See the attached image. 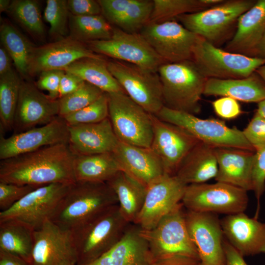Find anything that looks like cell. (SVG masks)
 <instances>
[{"label": "cell", "instance_id": "cell-25", "mask_svg": "<svg viewBox=\"0 0 265 265\" xmlns=\"http://www.w3.org/2000/svg\"><path fill=\"white\" fill-rule=\"evenodd\" d=\"M152 262L141 228L131 223L116 245L87 265H150Z\"/></svg>", "mask_w": 265, "mask_h": 265}, {"label": "cell", "instance_id": "cell-42", "mask_svg": "<svg viewBox=\"0 0 265 265\" xmlns=\"http://www.w3.org/2000/svg\"><path fill=\"white\" fill-rule=\"evenodd\" d=\"M108 117V96L104 93L96 101L84 108L63 118L68 126L98 123Z\"/></svg>", "mask_w": 265, "mask_h": 265}, {"label": "cell", "instance_id": "cell-2", "mask_svg": "<svg viewBox=\"0 0 265 265\" xmlns=\"http://www.w3.org/2000/svg\"><path fill=\"white\" fill-rule=\"evenodd\" d=\"M116 205L117 197L106 183L76 182L50 220L72 232Z\"/></svg>", "mask_w": 265, "mask_h": 265}, {"label": "cell", "instance_id": "cell-45", "mask_svg": "<svg viewBox=\"0 0 265 265\" xmlns=\"http://www.w3.org/2000/svg\"><path fill=\"white\" fill-rule=\"evenodd\" d=\"M242 132L255 152L265 147V118L257 111Z\"/></svg>", "mask_w": 265, "mask_h": 265}, {"label": "cell", "instance_id": "cell-13", "mask_svg": "<svg viewBox=\"0 0 265 265\" xmlns=\"http://www.w3.org/2000/svg\"><path fill=\"white\" fill-rule=\"evenodd\" d=\"M71 184L53 183L36 188L9 209L0 212V222L12 220L34 231L51 219Z\"/></svg>", "mask_w": 265, "mask_h": 265}, {"label": "cell", "instance_id": "cell-44", "mask_svg": "<svg viewBox=\"0 0 265 265\" xmlns=\"http://www.w3.org/2000/svg\"><path fill=\"white\" fill-rule=\"evenodd\" d=\"M253 191L257 201L254 217L257 218L260 209V199L265 191V147L255 153L252 170Z\"/></svg>", "mask_w": 265, "mask_h": 265}, {"label": "cell", "instance_id": "cell-6", "mask_svg": "<svg viewBox=\"0 0 265 265\" xmlns=\"http://www.w3.org/2000/svg\"><path fill=\"white\" fill-rule=\"evenodd\" d=\"M256 1L224 0L205 10L180 15L176 19L187 30L217 46L227 39L237 26L238 18Z\"/></svg>", "mask_w": 265, "mask_h": 265}, {"label": "cell", "instance_id": "cell-7", "mask_svg": "<svg viewBox=\"0 0 265 265\" xmlns=\"http://www.w3.org/2000/svg\"><path fill=\"white\" fill-rule=\"evenodd\" d=\"M108 118L119 141L150 148L153 138L152 114L124 92L107 93Z\"/></svg>", "mask_w": 265, "mask_h": 265}, {"label": "cell", "instance_id": "cell-43", "mask_svg": "<svg viewBox=\"0 0 265 265\" xmlns=\"http://www.w3.org/2000/svg\"><path fill=\"white\" fill-rule=\"evenodd\" d=\"M39 186L0 182V210L6 211L28 193Z\"/></svg>", "mask_w": 265, "mask_h": 265}, {"label": "cell", "instance_id": "cell-33", "mask_svg": "<svg viewBox=\"0 0 265 265\" xmlns=\"http://www.w3.org/2000/svg\"><path fill=\"white\" fill-rule=\"evenodd\" d=\"M34 230L19 221L0 222V250L30 263L33 246Z\"/></svg>", "mask_w": 265, "mask_h": 265}, {"label": "cell", "instance_id": "cell-37", "mask_svg": "<svg viewBox=\"0 0 265 265\" xmlns=\"http://www.w3.org/2000/svg\"><path fill=\"white\" fill-rule=\"evenodd\" d=\"M7 13L33 38L45 40V29L37 0H12Z\"/></svg>", "mask_w": 265, "mask_h": 265}, {"label": "cell", "instance_id": "cell-47", "mask_svg": "<svg viewBox=\"0 0 265 265\" xmlns=\"http://www.w3.org/2000/svg\"><path fill=\"white\" fill-rule=\"evenodd\" d=\"M132 0H98L101 14L111 25H115Z\"/></svg>", "mask_w": 265, "mask_h": 265}, {"label": "cell", "instance_id": "cell-29", "mask_svg": "<svg viewBox=\"0 0 265 265\" xmlns=\"http://www.w3.org/2000/svg\"><path fill=\"white\" fill-rule=\"evenodd\" d=\"M217 171L215 147L200 141L184 159L175 175L188 185L215 178Z\"/></svg>", "mask_w": 265, "mask_h": 265}, {"label": "cell", "instance_id": "cell-27", "mask_svg": "<svg viewBox=\"0 0 265 265\" xmlns=\"http://www.w3.org/2000/svg\"><path fill=\"white\" fill-rule=\"evenodd\" d=\"M265 31V0H258L238 18L236 30L224 50L252 57Z\"/></svg>", "mask_w": 265, "mask_h": 265}, {"label": "cell", "instance_id": "cell-50", "mask_svg": "<svg viewBox=\"0 0 265 265\" xmlns=\"http://www.w3.org/2000/svg\"><path fill=\"white\" fill-rule=\"evenodd\" d=\"M84 82L78 76L65 71L59 84V99L77 90Z\"/></svg>", "mask_w": 265, "mask_h": 265}, {"label": "cell", "instance_id": "cell-32", "mask_svg": "<svg viewBox=\"0 0 265 265\" xmlns=\"http://www.w3.org/2000/svg\"><path fill=\"white\" fill-rule=\"evenodd\" d=\"M106 93L124 92L109 72L105 58H84L79 59L65 69Z\"/></svg>", "mask_w": 265, "mask_h": 265}, {"label": "cell", "instance_id": "cell-54", "mask_svg": "<svg viewBox=\"0 0 265 265\" xmlns=\"http://www.w3.org/2000/svg\"><path fill=\"white\" fill-rule=\"evenodd\" d=\"M0 265H30L21 258L0 250Z\"/></svg>", "mask_w": 265, "mask_h": 265}, {"label": "cell", "instance_id": "cell-20", "mask_svg": "<svg viewBox=\"0 0 265 265\" xmlns=\"http://www.w3.org/2000/svg\"><path fill=\"white\" fill-rule=\"evenodd\" d=\"M84 58H104L86 44L67 36L35 47L29 64L28 76L32 77L49 70H64L75 61Z\"/></svg>", "mask_w": 265, "mask_h": 265}, {"label": "cell", "instance_id": "cell-41", "mask_svg": "<svg viewBox=\"0 0 265 265\" xmlns=\"http://www.w3.org/2000/svg\"><path fill=\"white\" fill-rule=\"evenodd\" d=\"M69 15L67 0H47L44 18L50 24L49 34L52 38L58 40L67 37Z\"/></svg>", "mask_w": 265, "mask_h": 265}, {"label": "cell", "instance_id": "cell-4", "mask_svg": "<svg viewBox=\"0 0 265 265\" xmlns=\"http://www.w3.org/2000/svg\"><path fill=\"white\" fill-rule=\"evenodd\" d=\"M130 224L116 205L72 231L77 265H87L111 249L121 239Z\"/></svg>", "mask_w": 265, "mask_h": 265}, {"label": "cell", "instance_id": "cell-16", "mask_svg": "<svg viewBox=\"0 0 265 265\" xmlns=\"http://www.w3.org/2000/svg\"><path fill=\"white\" fill-rule=\"evenodd\" d=\"M151 149L160 160L165 174L175 175L181 163L200 141L184 129L152 114Z\"/></svg>", "mask_w": 265, "mask_h": 265}, {"label": "cell", "instance_id": "cell-34", "mask_svg": "<svg viewBox=\"0 0 265 265\" xmlns=\"http://www.w3.org/2000/svg\"><path fill=\"white\" fill-rule=\"evenodd\" d=\"M1 45L6 49L18 73L27 79L30 57L35 46L19 30L8 22L0 26Z\"/></svg>", "mask_w": 265, "mask_h": 265}, {"label": "cell", "instance_id": "cell-31", "mask_svg": "<svg viewBox=\"0 0 265 265\" xmlns=\"http://www.w3.org/2000/svg\"><path fill=\"white\" fill-rule=\"evenodd\" d=\"M73 169L76 182L98 183H106L121 170L113 152L75 155Z\"/></svg>", "mask_w": 265, "mask_h": 265}, {"label": "cell", "instance_id": "cell-24", "mask_svg": "<svg viewBox=\"0 0 265 265\" xmlns=\"http://www.w3.org/2000/svg\"><path fill=\"white\" fill-rule=\"evenodd\" d=\"M113 153L121 170L147 186L165 174L160 160L151 148L119 141Z\"/></svg>", "mask_w": 265, "mask_h": 265}, {"label": "cell", "instance_id": "cell-56", "mask_svg": "<svg viewBox=\"0 0 265 265\" xmlns=\"http://www.w3.org/2000/svg\"><path fill=\"white\" fill-rule=\"evenodd\" d=\"M11 1L10 0H0V12H7Z\"/></svg>", "mask_w": 265, "mask_h": 265}, {"label": "cell", "instance_id": "cell-3", "mask_svg": "<svg viewBox=\"0 0 265 265\" xmlns=\"http://www.w3.org/2000/svg\"><path fill=\"white\" fill-rule=\"evenodd\" d=\"M158 73L164 106L194 115L200 112V101L207 79L192 60L164 63Z\"/></svg>", "mask_w": 265, "mask_h": 265}, {"label": "cell", "instance_id": "cell-55", "mask_svg": "<svg viewBox=\"0 0 265 265\" xmlns=\"http://www.w3.org/2000/svg\"><path fill=\"white\" fill-rule=\"evenodd\" d=\"M252 57L265 59V31Z\"/></svg>", "mask_w": 265, "mask_h": 265}, {"label": "cell", "instance_id": "cell-57", "mask_svg": "<svg viewBox=\"0 0 265 265\" xmlns=\"http://www.w3.org/2000/svg\"><path fill=\"white\" fill-rule=\"evenodd\" d=\"M256 111L265 118V99L258 103Z\"/></svg>", "mask_w": 265, "mask_h": 265}, {"label": "cell", "instance_id": "cell-26", "mask_svg": "<svg viewBox=\"0 0 265 265\" xmlns=\"http://www.w3.org/2000/svg\"><path fill=\"white\" fill-rule=\"evenodd\" d=\"M218 171L216 182L248 191L253 190L252 170L255 152L231 148H215Z\"/></svg>", "mask_w": 265, "mask_h": 265}, {"label": "cell", "instance_id": "cell-19", "mask_svg": "<svg viewBox=\"0 0 265 265\" xmlns=\"http://www.w3.org/2000/svg\"><path fill=\"white\" fill-rule=\"evenodd\" d=\"M186 221L202 265H223L224 237L215 213L187 210Z\"/></svg>", "mask_w": 265, "mask_h": 265}, {"label": "cell", "instance_id": "cell-11", "mask_svg": "<svg viewBox=\"0 0 265 265\" xmlns=\"http://www.w3.org/2000/svg\"><path fill=\"white\" fill-rule=\"evenodd\" d=\"M107 67L127 95L149 113L155 115L164 106L158 72L114 59L107 61Z\"/></svg>", "mask_w": 265, "mask_h": 265}, {"label": "cell", "instance_id": "cell-40", "mask_svg": "<svg viewBox=\"0 0 265 265\" xmlns=\"http://www.w3.org/2000/svg\"><path fill=\"white\" fill-rule=\"evenodd\" d=\"M104 93L97 87L84 81L75 91L59 99V116L63 118L84 108L96 101Z\"/></svg>", "mask_w": 265, "mask_h": 265}, {"label": "cell", "instance_id": "cell-12", "mask_svg": "<svg viewBox=\"0 0 265 265\" xmlns=\"http://www.w3.org/2000/svg\"><path fill=\"white\" fill-rule=\"evenodd\" d=\"M86 45L97 54L152 72H158L159 66L166 63L140 33H128L115 26H113L110 39L93 41Z\"/></svg>", "mask_w": 265, "mask_h": 265}, {"label": "cell", "instance_id": "cell-38", "mask_svg": "<svg viewBox=\"0 0 265 265\" xmlns=\"http://www.w3.org/2000/svg\"><path fill=\"white\" fill-rule=\"evenodd\" d=\"M149 23H161L175 20L182 15L211 7L205 0H153Z\"/></svg>", "mask_w": 265, "mask_h": 265}, {"label": "cell", "instance_id": "cell-58", "mask_svg": "<svg viewBox=\"0 0 265 265\" xmlns=\"http://www.w3.org/2000/svg\"><path fill=\"white\" fill-rule=\"evenodd\" d=\"M255 72L262 78L265 82V64L259 67Z\"/></svg>", "mask_w": 265, "mask_h": 265}, {"label": "cell", "instance_id": "cell-9", "mask_svg": "<svg viewBox=\"0 0 265 265\" xmlns=\"http://www.w3.org/2000/svg\"><path fill=\"white\" fill-rule=\"evenodd\" d=\"M192 60L207 79L245 78L265 64V59L228 52L201 37L193 48Z\"/></svg>", "mask_w": 265, "mask_h": 265}, {"label": "cell", "instance_id": "cell-10", "mask_svg": "<svg viewBox=\"0 0 265 265\" xmlns=\"http://www.w3.org/2000/svg\"><path fill=\"white\" fill-rule=\"evenodd\" d=\"M247 192L222 182L190 184L186 186L181 202L188 211L231 215L246 210L248 203Z\"/></svg>", "mask_w": 265, "mask_h": 265}, {"label": "cell", "instance_id": "cell-15", "mask_svg": "<svg viewBox=\"0 0 265 265\" xmlns=\"http://www.w3.org/2000/svg\"><path fill=\"white\" fill-rule=\"evenodd\" d=\"M30 265H77L72 232L51 220L33 232Z\"/></svg>", "mask_w": 265, "mask_h": 265}, {"label": "cell", "instance_id": "cell-21", "mask_svg": "<svg viewBox=\"0 0 265 265\" xmlns=\"http://www.w3.org/2000/svg\"><path fill=\"white\" fill-rule=\"evenodd\" d=\"M59 99L53 100L35 84L22 80L14 117V133L49 123L59 116Z\"/></svg>", "mask_w": 265, "mask_h": 265}, {"label": "cell", "instance_id": "cell-8", "mask_svg": "<svg viewBox=\"0 0 265 265\" xmlns=\"http://www.w3.org/2000/svg\"><path fill=\"white\" fill-rule=\"evenodd\" d=\"M155 115L184 129L198 140L215 148H231L255 152L242 131L227 126L216 119H202L195 115L163 106Z\"/></svg>", "mask_w": 265, "mask_h": 265}, {"label": "cell", "instance_id": "cell-17", "mask_svg": "<svg viewBox=\"0 0 265 265\" xmlns=\"http://www.w3.org/2000/svg\"><path fill=\"white\" fill-rule=\"evenodd\" d=\"M187 185L176 175L164 174L147 186L142 208L133 224L142 230L155 227L181 203Z\"/></svg>", "mask_w": 265, "mask_h": 265}, {"label": "cell", "instance_id": "cell-36", "mask_svg": "<svg viewBox=\"0 0 265 265\" xmlns=\"http://www.w3.org/2000/svg\"><path fill=\"white\" fill-rule=\"evenodd\" d=\"M22 81L13 69L0 76V133L13 130Z\"/></svg>", "mask_w": 265, "mask_h": 265}, {"label": "cell", "instance_id": "cell-18", "mask_svg": "<svg viewBox=\"0 0 265 265\" xmlns=\"http://www.w3.org/2000/svg\"><path fill=\"white\" fill-rule=\"evenodd\" d=\"M60 144H69V129L64 119L58 116L48 124L14 133L9 137L0 133V159Z\"/></svg>", "mask_w": 265, "mask_h": 265}, {"label": "cell", "instance_id": "cell-5", "mask_svg": "<svg viewBox=\"0 0 265 265\" xmlns=\"http://www.w3.org/2000/svg\"><path fill=\"white\" fill-rule=\"evenodd\" d=\"M184 206L179 203L153 228L141 229L153 261L173 256L200 260L187 228Z\"/></svg>", "mask_w": 265, "mask_h": 265}, {"label": "cell", "instance_id": "cell-14", "mask_svg": "<svg viewBox=\"0 0 265 265\" xmlns=\"http://www.w3.org/2000/svg\"><path fill=\"white\" fill-rule=\"evenodd\" d=\"M140 33L166 63L192 60L193 48L200 37L175 20L148 23Z\"/></svg>", "mask_w": 265, "mask_h": 265}, {"label": "cell", "instance_id": "cell-23", "mask_svg": "<svg viewBox=\"0 0 265 265\" xmlns=\"http://www.w3.org/2000/svg\"><path fill=\"white\" fill-rule=\"evenodd\" d=\"M69 145L75 155L112 153L119 140L109 118L95 123L68 126Z\"/></svg>", "mask_w": 265, "mask_h": 265}, {"label": "cell", "instance_id": "cell-30", "mask_svg": "<svg viewBox=\"0 0 265 265\" xmlns=\"http://www.w3.org/2000/svg\"><path fill=\"white\" fill-rule=\"evenodd\" d=\"M106 183L117 197L123 217L133 223L144 204L147 186L122 170Z\"/></svg>", "mask_w": 265, "mask_h": 265}, {"label": "cell", "instance_id": "cell-39", "mask_svg": "<svg viewBox=\"0 0 265 265\" xmlns=\"http://www.w3.org/2000/svg\"><path fill=\"white\" fill-rule=\"evenodd\" d=\"M153 5V0H132L114 26L128 33H140L149 22Z\"/></svg>", "mask_w": 265, "mask_h": 265}, {"label": "cell", "instance_id": "cell-46", "mask_svg": "<svg viewBox=\"0 0 265 265\" xmlns=\"http://www.w3.org/2000/svg\"><path fill=\"white\" fill-rule=\"evenodd\" d=\"M64 70H54L41 72L35 85L40 90L48 92V96L53 100L59 99V89Z\"/></svg>", "mask_w": 265, "mask_h": 265}, {"label": "cell", "instance_id": "cell-51", "mask_svg": "<svg viewBox=\"0 0 265 265\" xmlns=\"http://www.w3.org/2000/svg\"><path fill=\"white\" fill-rule=\"evenodd\" d=\"M224 262L223 265H248L242 256L224 238L223 240Z\"/></svg>", "mask_w": 265, "mask_h": 265}, {"label": "cell", "instance_id": "cell-35", "mask_svg": "<svg viewBox=\"0 0 265 265\" xmlns=\"http://www.w3.org/2000/svg\"><path fill=\"white\" fill-rule=\"evenodd\" d=\"M113 26L102 14L76 16L70 13L69 36L84 44L111 38Z\"/></svg>", "mask_w": 265, "mask_h": 265}, {"label": "cell", "instance_id": "cell-52", "mask_svg": "<svg viewBox=\"0 0 265 265\" xmlns=\"http://www.w3.org/2000/svg\"><path fill=\"white\" fill-rule=\"evenodd\" d=\"M150 265H202L200 260L182 257L173 256L153 261Z\"/></svg>", "mask_w": 265, "mask_h": 265}, {"label": "cell", "instance_id": "cell-49", "mask_svg": "<svg viewBox=\"0 0 265 265\" xmlns=\"http://www.w3.org/2000/svg\"><path fill=\"white\" fill-rule=\"evenodd\" d=\"M70 13L74 16H83L101 14V8L98 0H68Z\"/></svg>", "mask_w": 265, "mask_h": 265}, {"label": "cell", "instance_id": "cell-48", "mask_svg": "<svg viewBox=\"0 0 265 265\" xmlns=\"http://www.w3.org/2000/svg\"><path fill=\"white\" fill-rule=\"evenodd\" d=\"M215 113L225 119H234L242 112L238 101L231 97H222L212 102Z\"/></svg>", "mask_w": 265, "mask_h": 265}, {"label": "cell", "instance_id": "cell-22", "mask_svg": "<svg viewBox=\"0 0 265 265\" xmlns=\"http://www.w3.org/2000/svg\"><path fill=\"white\" fill-rule=\"evenodd\" d=\"M224 238L242 256L265 253V223L244 212L220 220Z\"/></svg>", "mask_w": 265, "mask_h": 265}, {"label": "cell", "instance_id": "cell-28", "mask_svg": "<svg viewBox=\"0 0 265 265\" xmlns=\"http://www.w3.org/2000/svg\"><path fill=\"white\" fill-rule=\"evenodd\" d=\"M203 95L232 98L246 103H260L265 99V82L254 72L236 79H207Z\"/></svg>", "mask_w": 265, "mask_h": 265}, {"label": "cell", "instance_id": "cell-53", "mask_svg": "<svg viewBox=\"0 0 265 265\" xmlns=\"http://www.w3.org/2000/svg\"><path fill=\"white\" fill-rule=\"evenodd\" d=\"M12 59L6 49L1 45L0 48V76H3L11 70Z\"/></svg>", "mask_w": 265, "mask_h": 265}, {"label": "cell", "instance_id": "cell-1", "mask_svg": "<svg viewBox=\"0 0 265 265\" xmlns=\"http://www.w3.org/2000/svg\"><path fill=\"white\" fill-rule=\"evenodd\" d=\"M69 144L49 146L0 161V182L41 186L76 182Z\"/></svg>", "mask_w": 265, "mask_h": 265}]
</instances>
